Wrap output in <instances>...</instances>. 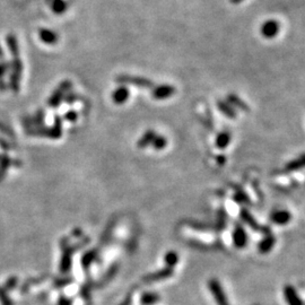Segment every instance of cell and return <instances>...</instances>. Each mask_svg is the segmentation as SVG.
<instances>
[{"mask_svg":"<svg viewBox=\"0 0 305 305\" xmlns=\"http://www.w3.org/2000/svg\"><path fill=\"white\" fill-rule=\"evenodd\" d=\"M155 137H156V134L154 130H152V129L147 130L146 133L140 137V139L138 140V143H137L138 148H141V150H143V148H146L148 145L152 144V141L154 140Z\"/></svg>","mask_w":305,"mask_h":305,"instance_id":"7402d4cb","label":"cell"},{"mask_svg":"<svg viewBox=\"0 0 305 305\" xmlns=\"http://www.w3.org/2000/svg\"><path fill=\"white\" fill-rule=\"evenodd\" d=\"M152 145L156 151H162L168 146V140H166L164 136H156L154 140L152 141Z\"/></svg>","mask_w":305,"mask_h":305,"instance_id":"f1b7e54d","label":"cell"},{"mask_svg":"<svg viewBox=\"0 0 305 305\" xmlns=\"http://www.w3.org/2000/svg\"><path fill=\"white\" fill-rule=\"evenodd\" d=\"M225 161H226V159H225V156H223V155L218 156V157H217V162H218V164H220V165H223L224 163H225Z\"/></svg>","mask_w":305,"mask_h":305,"instance_id":"ee69618b","label":"cell"},{"mask_svg":"<svg viewBox=\"0 0 305 305\" xmlns=\"http://www.w3.org/2000/svg\"><path fill=\"white\" fill-rule=\"evenodd\" d=\"M280 30L279 23L275 19H269L262 24L261 26V34L266 39H272L278 35Z\"/></svg>","mask_w":305,"mask_h":305,"instance_id":"9c48e42d","label":"cell"},{"mask_svg":"<svg viewBox=\"0 0 305 305\" xmlns=\"http://www.w3.org/2000/svg\"><path fill=\"white\" fill-rule=\"evenodd\" d=\"M98 254H99L98 250H89L86 252L84 255H83L82 266H83V268H84V270H88L92 263L95 261L96 258H98Z\"/></svg>","mask_w":305,"mask_h":305,"instance_id":"44dd1931","label":"cell"},{"mask_svg":"<svg viewBox=\"0 0 305 305\" xmlns=\"http://www.w3.org/2000/svg\"><path fill=\"white\" fill-rule=\"evenodd\" d=\"M129 89H128L127 87H124V86H120L119 88H117L116 91H114L112 93V100L113 102L116 104H123L127 102V100L129 99Z\"/></svg>","mask_w":305,"mask_h":305,"instance_id":"2e32d148","label":"cell"},{"mask_svg":"<svg viewBox=\"0 0 305 305\" xmlns=\"http://www.w3.org/2000/svg\"><path fill=\"white\" fill-rule=\"evenodd\" d=\"M208 287H209L211 294H213L215 301H216L217 305H230L228 304L227 297L225 295V292L221 287L220 283L216 279H211L208 283Z\"/></svg>","mask_w":305,"mask_h":305,"instance_id":"8992f818","label":"cell"},{"mask_svg":"<svg viewBox=\"0 0 305 305\" xmlns=\"http://www.w3.org/2000/svg\"><path fill=\"white\" fill-rule=\"evenodd\" d=\"M233 242L234 245L238 249L244 248L248 243V234L244 231L243 226L241 225H237L233 232Z\"/></svg>","mask_w":305,"mask_h":305,"instance_id":"8fae6325","label":"cell"},{"mask_svg":"<svg viewBox=\"0 0 305 305\" xmlns=\"http://www.w3.org/2000/svg\"><path fill=\"white\" fill-rule=\"evenodd\" d=\"M7 89V84L5 83V79H0V91L5 92Z\"/></svg>","mask_w":305,"mask_h":305,"instance_id":"7bdbcfd3","label":"cell"},{"mask_svg":"<svg viewBox=\"0 0 305 305\" xmlns=\"http://www.w3.org/2000/svg\"><path fill=\"white\" fill-rule=\"evenodd\" d=\"M173 268H169V267H166V268H163L158 271L148 273V275L143 277V280L146 283H152V282H158V280H163L166 278H169L173 275Z\"/></svg>","mask_w":305,"mask_h":305,"instance_id":"30bf717a","label":"cell"},{"mask_svg":"<svg viewBox=\"0 0 305 305\" xmlns=\"http://www.w3.org/2000/svg\"><path fill=\"white\" fill-rule=\"evenodd\" d=\"M71 82L70 81H64L60 85L58 86L57 89L52 93L51 98L48 100V105L50 107H57L60 105V103L64 101L66 94L71 89Z\"/></svg>","mask_w":305,"mask_h":305,"instance_id":"5b68a950","label":"cell"},{"mask_svg":"<svg viewBox=\"0 0 305 305\" xmlns=\"http://www.w3.org/2000/svg\"><path fill=\"white\" fill-rule=\"evenodd\" d=\"M72 282H74V279L68 278V277H65V278H57V279H54L53 286L55 287V288H62V287L68 286L69 284H71Z\"/></svg>","mask_w":305,"mask_h":305,"instance_id":"1f68e13d","label":"cell"},{"mask_svg":"<svg viewBox=\"0 0 305 305\" xmlns=\"http://www.w3.org/2000/svg\"><path fill=\"white\" fill-rule=\"evenodd\" d=\"M231 143V135L227 133V131H224V133H220L216 138V146L220 148V150H225L228 145Z\"/></svg>","mask_w":305,"mask_h":305,"instance_id":"484cf974","label":"cell"},{"mask_svg":"<svg viewBox=\"0 0 305 305\" xmlns=\"http://www.w3.org/2000/svg\"><path fill=\"white\" fill-rule=\"evenodd\" d=\"M72 237H83V231L81 230V228H75V230L72 231Z\"/></svg>","mask_w":305,"mask_h":305,"instance_id":"b9f144b4","label":"cell"},{"mask_svg":"<svg viewBox=\"0 0 305 305\" xmlns=\"http://www.w3.org/2000/svg\"><path fill=\"white\" fill-rule=\"evenodd\" d=\"M241 1H243V0H231V2H233V3H238Z\"/></svg>","mask_w":305,"mask_h":305,"instance_id":"bcb514c9","label":"cell"},{"mask_svg":"<svg viewBox=\"0 0 305 305\" xmlns=\"http://www.w3.org/2000/svg\"><path fill=\"white\" fill-rule=\"evenodd\" d=\"M227 103H230L231 105H235V106L240 107L242 111H245V112H248V111L250 110V107L247 105V103L242 101V100L235 94H230L227 96Z\"/></svg>","mask_w":305,"mask_h":305,"instance_id":"4316f807","label":"cell"},{"mask_svg":"<svg viewBox=\"0 0 305 305\" xmlns=\"http://www.w3.org/2000/svg\"><path fill=\"white\" fill-rule=\"evenodd\" d=\"M47 277H39V278H30V279H27L25 283H24V285L20 287V292L22 293H26L27 290L30 289V287L31 286H33V285H36L37 283H41V282H43L44 279H46Z\"/></svg>","mask_w":305,"mask_h":305,"instance_id":"f546056e","label":"cell"},{"mask_svg":"<svg viewBox=\"0 0 305 305\" xmlns=\"http://www.w3.org/2000/svg\"><path fill=\"white\" fill-rule=\"evenodd\" d=\"M60 247L62 250V258L60 261V271L62 273H67L71 269V260L72 254H75L72 245H69V238L62 237L60 241Z\"/></svg>","mask_w":305,"mask_h":305,"instance_id":"3957f363","label":"cell"},{"mask_svg":"<svg viewBox=\"0 0 305 305\" xmlns=\"http://www.w3.org/2000/svg\"><path fill=\"white\" fill-rule=\"evenodd\" d=\"M235 199H237V202L238 203H247L248 202V198L247 196H245L244 192H237V195H235Z\"/></svg>","mask_w":305,"mask_h":305,"instance_id":"f35d334b","label":"cell"},{"mask_svg":"<svg viewBox=\"0 0 305 305\" xmlns=\"http://www.w3.org/2000/svg\"><path fill=\"white\" fill-rule=\"evenodd\" d=\"M284 296H285L288 305H303V301L300 299L299 294L293 286L287 285L284 288Z\"/></svg>","mask_w":305,"mask_h":305,"instance_id":"5bb4252c","label":"cell"},{"mask_svg":"<svg viewBox=\"0 0 305 305\" xmlns=\"http://www.w3.org/2000/svg\"><path fill=\"white\" fill-rule=\"evenodd\" d=\"M0 59H3V51L1 49V47H0Z\"/></svg>","mask_w":305,"mask_h":305,"instance_id":"f6af8a7d","label":"cell"},{"mask_svg":"<svg viewBox=\"0 0 305 305\" xmlns=\"http://www.w3.org/2000/svg\"><path fill=\"white\" fill-rule=\"evenodd\" d=\"M304 168H305V154L301 155L299 158L293 159V161L287 163L285 169H284V171L287 172V173L295 172V171H299V169H302Z\"/></svg>","mask_w":305,"mask_h":305,"instance_id":"ac0fdd59","label":"cell"},{"mask_svg":"<svg viewBox=\"0 0 305 305\" xmlns=\"http://www.w3.org/2000/svg\"><path fill=\"white\" fill-rule=\"evenodd\" d=\"M58 305H72V301L66 296H61L58 301Z\"/></svg>","mask_w":305,"mask_h":305,"instance_id":"ab89813d","label":"cell"},{"mask_svg":"<svg viewBox=\"0 0 305 305\" xmlns=\"http://www.w3.org/2000/svg\"><path fill=\"white\" fill-rule=\"evenodd\" d=\"M176 89L175 87H173L172 85H159V86H155L152 87V96L155 100H166L172 98L173 95L175 94Z\"/></svg>","mask_w":305,"mask_h":305,"instance_id":"ba28073f","label":"cell"},{"mask_svg":"<svg viewBox=\"0 0 305 305\" xmlns=\"http://www.w3.org/2000/svg\"><path fill=\"white\" fill-rule=\"evenodd\" d=\"M270 220L277 225H287L292 220V215L289 214V211L284 209L275 210L270 215Z\"/></svg>","mask_w":305,"mask_h":305,"instance_id":"4fadbf2b","label":"cell"},{"mask_svg":"<svg viewBox=\"0 0 305 305\" xmlns=\"http://www.w3.org/2000/svg\"><path fill=\"white\" fill-rule=\"evenodd\" d=\"M24 65L19 57L14 58L13 61L10 62V77H9V87L12 88L14 93H17L19 91V85H20V77L23 74Z\"/></svg>","mask_w":305,"mask_h":305,"instance_id":"7a4b0ae2","label":"cell"},{"mask_svg":"<svg viewBox=\"0 0 305 305\" xmlns=\"http://www.w3.org/2000/svg\"><path fill=\"white\" fill-rule=\"evenodd\" d=\"M131 302H133V292L128 294L126 299L122 301V303H121L120 305H131Z\"/></svg>","mask_w":305,"mask_h":305,"instance_id":"60d3db41","label":"cell"},{"mask_svg":"<svg viewBox=\"0 0 305 305\" xmlns=\"http://www.w3.org/2000/svg\"><path fill=\"white\" fill-rule=\"evenodd\" d=\"M10 164H12V161H10L8 156L0 155V168H1V169H7V168H8Z\"/></svg>","mask_w":305,"mask_h":305,"instance_id":"d590c367","label":"cell"},{"mask_svg":"<svg viewBox=\"0 0 305 305\" xmlns=\"http://www.w3.org/2000/svg\"><path fill=\"white\" fill-rule=\"evenodd\" d=\"M39 39L42 41L43 43L48 44V46H54V44L58 43L59 41V35L54 31L49 30V29H40L39 32Z\"/></svg>","mask_w":305,"mask_h":305,"instance_id":"7c38bea8","label":"cell"},{"mask_svg":"<svg viewBox=\"0 0 305 305\" xmlns=\"http://www.w3.org/2000/svg\"><path fill=\"white\" fill-rule=\"evenodd\" d=\"M217 106H218V109H220V112L223 113V114H225V116H226L227 118H232V119H234V118L237 117L235 110L233 109V106H232L230 103L223 102V101H218Z\"/></svg>","mask_w":305,"mask_h":305,"instance_id":"603a6c76","label":"cell"},{"mask_svg":"<svg viewBox=\"0 0 305 305\" xmlns=\"http://www.w3.org/2000/svg\"><path fill=\"white\" fill-rule=\"evenodd\" d=\"M81 294L85 302H89V301H91V287H89L88 284H85V285L82 287Z\"/></svg>","mask_w":305,"mask_h":305,"instance_id":"836d02e7","label":"cell"},{"mask_svg":"<svg viewBox=\"0 0 305 305\" xmlns=\"http://www.w3.org/2000/svg\"><path fill=\"white\" fill-rule=\"evenodd\" d=\"M6 42L10 54L13 55V58L19 57V44L18 41H17V37L14 35V34H9V35H7Z\"/></svg>","mask_w":305,"mask_h":305,"instance_id":"ffe728a7","label":"cell"},{"mask_svg":"<svg viewBox=\"0 0 305 305\" xmlns=\"http://www.w3.org/2000/svg\"><path fill=\"white\" fill-rule=\"evenodd\" d=\"M159 300H161V296H159L157 293L147 292V293H144L143 295H141L140 302L143 305H152V304H155L156 302H158Z\"/></svg>","mask_w":305,"mask_h":305,"instance_id":"d4e9b609","label":"cell"},{"mask_svg":"<svg viewBox=\"0 0 305 305\" xmlns=\"http://www.w3.org/2000/svg\"><path fill=\"white\" fill-rule=\"evenodd\" d=\"M164 261L166 263V266L169 267V268H173V267L179 262V255L178 254H175L174 251H169L165 254Z\"/></svg>","mask_w":305,"mask_h":305,"instance_id":"83f0119b","label":"cell"},{"mask_svg":"<svg viewBox=\"0 0 305 305\" xmlns=\"http://www.w3.org/2000/svg\"><path fill=\"white\" fill-rule=\"evenodd\" d=\"M17 284H18V278H17L16 276H12L6 280L5 285H3L2 287L5 288L6 292H9V290H13L16 288Z\"/></svg>","mask_w":305,"mask_h":305,"instance_id":"4dcf8cb0","label":"cell"},{"mask_svg":"<svg viewBox=\"0 0 305 305\" xmlns=\"http://www.w3.org/2000/svg\"><path fill=\"white\" fill-rule=\"evenodd\" d=\"M240 216L242 218V220H243L244 223H247L254 231L259 232V233H262V234H266V235L269 234V228L262 226V225H260L258 221L255 220V218L252 216V214L249 210L244 209L243 208V209L241 210Z\"/></svg>","mask_w":305,"mask_h":305,"instance_id":"52a82bcc","label":"cell"},{"mask_svg":"<svg viewBox=\"0 0 305 305\" xmlns=\"http://www.w3.org/2000/svg\"><path fill=\"white\" fill-rule=\"evenodd\" d=\"M65 101L67 102L68 104H72L74 102H76L78 100V96L76 94H70V93H68V95L65 96Z\"/></svg>","mask_w":305,"mask_h":305,"instance_id":"74e56055","label":"cell"},{"mask_svg":"<svg viewBox=\"0 0 305 305\" xmlns=\"http://www.w3.org/2000/svg\"><path fill=\"white\" fill-rule=\"evenodd\" d=\"M276 244V238L272 237V235L270 234H267L266 237L263 238V240L260 242L259 245H258V250L260 254H268V252H270L272 250L273 245Z\"/></svg>","mask_w":305,"mask_h":305,"instance_id":"e0dca14e","label":"cell"},{"mask_svg":"<svg viewBox=\"0 0 305 305\" xmlns=\"http://www.w3.org/2000/svg\"><path fill=\"white\" fill-rule=\"evenodd\" d=\"M116 82L119 84H130L136 86L138 88H152L154 87V83L151 79H147L145 77H139V76H130V75H119L116 78Z\"/></svg>","mask_w":305,"mask_h":305,"instance_id":"277c9868","label":"cell"},{"mask_svg":"<svg viewBox=\"0 0 305 305\" xmlns=\"http://www.w3.org/2000/svg\"><path fill=\"white\" fill-rule=\"evenodd\" d=\"M31 136L49 137L51 139H59L62 136V119L60 117H54V126L52 128H37V129H29L26 131Z\"/></svg>","mask_w":305,"mask_h":305,"instance_id":"6da1fadb","label":"cell"},{"mask_svg":"<svg viewBox=\"0 0 305 305\" xmlns=\"http://www.w3.org/2000/svg\"><path fill=\"white\" fill-rule=\"evenodd\" d=\"M0 304L1 305H14L13 301L8 296V292H6L3 287H0Z\"/></svg>","mask_w":305,"mask_h":305,"instance_id":"d6a6232c","label":"cell"},{"mask_svg":"<svg viewBox=\"0 0 305 305\" xmlns=\"http://www.w3.org/2000/svg\"><path fill=\"white\" fill-rule=\"evenodd\" d=\"M64 118H65V120L70 121V122H75V121L78 119V113L76 112V111L70 110V111H68V112L65 114Z\"/></svg>","mask_w":305,"mask_h":305,"instance_id":"8d00e7d4","label":"cell"},{"mask_svg":"<svg viewBox=\"0 0 305 305\" xmlns=\"http://www.w3.org/2000/svg\"><path fill=\"white\" fill-rule=\"evenodd\" d=\"M47 2L55 15H62L68 9V3L65 0H47Z\"/></svg>","mask_w":305,"mask_h":305,"instance_id":"d6986e66","label":"cell"},{"mask_svg":"<svg viewBox=\"0 0 305 305\" xmlns=\"http://www.w3.org/2000/svg\"><path fill=\"white\" fill-rule=\"evenodd\" d=\"M46 117L43 110L37 111L35 116L33 117H26L23 119V124L25 127H42L43 126V120Z\"/></svg>","mask_w":305,"mask_h":305,"instance_id":"9a60e30c","label":"cell"},{"mask_svg":"<svg viewBox=\"0 0 305 305\" xmlns=\"http://www.w3.org/2000/svg\"><path fill=\"white\" fill-rule=\"evenodd\" d=\"M118 270H119V265H118V263H113V265L107 269V271L105 272V276H104L101 282L99 283V285H100L99 287H102L104 286V284H107L110 280H112L114 278V276L117 275Z\"/></svg>","mask_w":305,"mask_h":305,"instance_id":"cb8c5ba5","label":"cell"},{"mask_svg":"<svg viewBox=\"0 0 305 305\" xmlns=\"http://www.w3.org/2000/svg\"><path fill=\"white\" fill-rule=\"evenodd\" d=\"M10 70V64L6 61H0V79L3 78L7 72Z\"/></svg>","mask_w":305,"mask_h":305,"instance_id":"e575fe53","label":"cell"}]
</instances>
